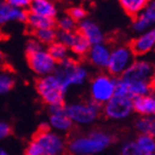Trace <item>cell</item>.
Here are the masks:
<instances>
[{"instance_id":"cell-11","label":"cell","mask_w":155,"mask_h":155,"mask_svg":"<svg viewBox=\"0 0 155 155\" xmlns=\"http://www.w3.org/2000/svg\"><path fill=\"white\" fill-rule=\"evenodd\" d=\"M154 68L145 59H135L126 72L122 75L124 80L127 81H143L150 82L152 77Z\"/></svg>"},{"instance_id":"cell-33","label":"cell","mask_w":155,"mask_h":155,"mask_svg":"<svg viewBox=\"0 0 155 155\" xmlns=\"http://www.w3.org/2000/svg\"><path fill=\"white\" fill-rule=\"evenodd\" d=\"M150 85H151V90L155 91V70L151 77V80H150Z\"/></svg>"},{"instance_id":"cell-4","label":"cell","mask_w":155,"mask_h":155,"mask_svg":"<svg viewBox=\"0 0 155 155\" xmlns=\"http://www.w3.org/2000/svg\"><path fill=\"white\" fill-rule=\"evenodd\" d=\"M135 61V54L130 45H119L111 49L110 59L107 62V73L114 78H121Z\"/></svg>"},{"instance_id":"cell-28","label":"cell","mask_w":155,"mask_h":155,"mask_svg":"<svg viewBox=\"0 0 155 155\" xmlns=\"http://www.w3.org/2000/svg\"><path fill=\"white\" fill-rule=\"evenodd\" d=\"M68 15L74 20L75 22L80 23L81 21L87 19V10L81 6H74L69 10Z\"/></svg>"},{"instance_id":"cell-32","label":"cell","mask_w":155,"mask_h":155,"mask_svg":"<svg viewBox=\"0 0 155 155\" xmlns=\"http://www.w3.org/2000/svg\"><path fill=\"white\" fill-rule=\"evenodd\" d=\"M11 134V126L9 123L0 121V142L6 140Z\"/></svg>"},{"instance_id":"cell-8","label":"cell","mask_w":155,"mask_h":155,"mask_svg":"<svg viewBox=\"0 0 155 155\" xmlns=\"http://www.w3.org/2000/svg\"><path fill=\"white\" fill-rule=\"evenodd\" d=\"M27 60L30 69L40 78L53 74L58 65L54 59L50 55L48 49H45L43 45L35 51L27 53Z\"/></svg>"},{"instance_id":"cell-5","label":"cell","mask_w":155,"mask_h":155,"mask_svg":"<svg viewBox=\"0 0 155 155\" xmlns=\"http://www.w3.org/2000/svg\"><path fill=\"white\" fill-rule=\"evenodd\" d=\"M116 78L109 73H100L92 79L90 83L91 101L99 105H104L115 94Z\"/></svg>"},{"instance_id":"cell-13","label":"cell","mask_w":155,"mask_h":155,"mask_svg":"<svg viewBox=\"0 0 155 155\" xmlns=\"http://www.w3.org/2000/svg\"><path fill=\"white\" fill-rule=\"evenodd\" d=\"M155 26V0H150L147 6L136 17L132 22V29L134 32L142 33L146 30L154 28Z\"/></svg>"},{"instance_id":"cell-38","label":"cell","mask_w":155,"mask_h":155,"mask_svg":"<svg viewBox=\"0 0 155 155\" xmlns=\"http://www.w3.org/2000/svg\"><path fill=\"white\" fill-rule=\"evenodd\" d=\"M53 1H55V0H53Z\"/></svg>"},{"instance_id":"cell-7","label":"cell","mask_w":155,"mask_h":155,"mask_svg":"<svg viewBox=\"0 0 155 155\" xmlns=\"http://www.w3.org/2000/svg\"><path fill=\"white\" fill-rule=\"evenodd\" d=\"M33 140L41 146L43 155H61L64 151V140L57 132L51 131L48 123L40 125Z\"/></svg>"},{"instance_id":"cell-12","label":"cell","mask_w":155,"mask_h":155,"mask_svg":"<svg viewBox=\"0 0 155 155\" xmlns=\"http://www.w3.org/2000/svg\"><path fill=\"white\" fill-rule=\"evenodd\" d=\"M131 49L135 57H143L155 50V28L139 33L131 42Z\"/></svg>"},{"instance_id":"cell-21","label":"cell","mask_w":155,"mask_h":155,"mask_svg":"<svg viewBox=\"0 0 155 155\" xmlns=\"http://www.w3.org/2000/svg\"><path fill=\"white\" fill-rule=\"evenodd\" d=\"M117 2L126 15L134 18L147 6L150 0H117Z\"/></svg>"},{"instance_id":"cell-25","label":"cell","mask_w":155,"mask_h":155,"mask_svg":"<svg viewBox=\"0 0 155 155\" xmlns=\"http://www.w3.org/2000/svg\"><path fill=\"white\" fill-rule=\"evenodd\" d=\"M135 129L140 134H155V116H142L135 123Z\"/></svg>"},{"instance_id":"cell-30","label":"cell","mask_w":155,"mask_h":155,"mask_svg":"<svg viewBox=\"0 0 155 155\" xmlns=\"http://www.w3.org/2000/svg\"><path fill=\"white\" fill-rule=\"evenodd\" d=\"M25 155H43V151H42L41 146L39 145V143L37 142L36 140H32L27 145Z\"/></svg>"},{"instance_id":"cell-3","label":"cell","mask_w":155,"mask_h":155,"mask_svg":"<svg viewBox=\"0 0 155 155\" xmlns=\"http://www.w3.org/2000/svg\"><path fill=\"white\" fill-rule=\"evenodd\" d=\"M36 89L39 97L49 107L61 104L64 101L67 89L55 74L45 75L40 78L36 83Z\"/></svg>"},{"instance_id":"cell-29","label":"cell","mask_w":155,"mask_h":155,"mask_svg":"<svg viewBox=\"0 0 155 155\" xmlns=\"http://www.w3.org/2000/svg\"><path fill=\"white\" fill-rule=\"evenodd\" d=\"M121 155H142L140 152L139 147L136 145L135 141H127V142L123 143L121 151H120Z\"/></svg>"},{"instance_id":"cell-39","label":"cell","mask_w":155,"mask_h":155,"mask_svg":"<svg viewBox=\"0 0 155 155\" xmlns=\"http://www.w3.org/2000/svg\"><path fill=\"white\" fill-rule=\"evenodd\" d=\"M154 136H155V134H154Z\"/></svg>"},{"instance_id":"cell-16","label":"cell","mask_w":155,"mask_h":155,"mask_svg":"<svg viewBox=\"0 0 155 155\" xmlns=\"http://www.w3.org/2000/svg\"><path fill=\"white\" fill-rule=\"evenodd\" d=\"M27 16L28 12L26 10L13 8L6 1H3L0 5V28L11 22H25L27 20Z\"/></svg>"},{"instance_id":"cell-35","label":"cell","mask_w":155,"mask_h":155,"mask_svg":"<svg viewBox=\"0 0 155 155\" xmlns=\"http://www.w3.org/2000/svg\"><path fill=\"white\" fill-rule=\"evenodd\" d=\"M0 155H9V153L7 152V151L5 149L0 147Z\"/></svg>"},{"instance_id":"cell-1","label":"cell","mask_w":155,"mask_h":155,"mask_svg":"<svg viewBox=\"0 0 155 155\" xmlns=\"http://www.w3.org/2000/svg\"><path fill=\"white\" fill-rule=\"evenodd\" d=\"M110 133L95 130L84 135H77L69 141V152L72 155H94L107 150L113 143Z\"/></svg>"},{"instance_id":"cell-19","label":"cell","mask_w":155,"mask_h":155,"mask_svg":"<svg viewBox=\"0 0 155 155\" xmlns=\"http://www.w3.org/2000/svg\"><path fill=\"white\" fill-rule=\"evenodd\" d=\"M48 124L50 126V129L54 130L55 132L62 133L69 132L73 127V123L65 114V112L59 114H50Z\"/></svg>"},{"instance_id":"cell-27","label":"cell","mask_w":155,"mask_h":155,"mask_svg":"<svg viewBox=\"0 0 155 155\" xmlns=\"http://www.w3.org/2000/svg\"><path fill=\"white\" fill-rule=\"evenodd\" d=\"M15 85V78L9 72H0V95L8 93Z\"/></svg>"},{"instance_id":"cell-26","label":"cell","mask_w":155,"mask_h":155,"mask_svg":"<svg viewBox=\"0 0 155 155\" xmlns=\"http://www.w3.org/2000/svg\"><path fill=\"white\" fill-rule=\"evenodd\" d=\"M55 26L58 28L59 32H73L77 30L78 22H75L68 13L62 15L55 21Z\"/></svg>"},{"instance_id":"cell-20","label":"cell","mask_w":155,"mask_h":155,"mask_svg":"<svg viewBox=\"0 0 155 155\" xmlns=\"http://www.w3.org/2000/svg\"><path fill=\"white\" fill-rule=\"evenodd\" d=\"M26 22L30 27V29L33 31L37 30L47 29V28H54L55 27V19H50V18H45V17L38 16L35 13L28 12Z\"/></svg>"},{"instance_id":"cell-18","label":"cell","mask_w":155,"mask_h":155,"mask_svg":"<svg viewBox=\"0 0 155 155\" xmlns=\"http://www.w3.org/2000/svg\"><path fill=\"white\" fill-rule=\"evenodd\" d=\"M133 111L142 116L155 115V95L147 94L133 99Z\"/></svg>"},{"instance_id":"cell-24","label":"cell","mask_w":155,"mask_h":155,"mask_svg":"<svg viewBox=\"0 0 155 155\" xmlns=\"http://www.w3.org/2000/svg\"><path fill=\"white\" fill-rule=\"evenodd\" d=\"M35 39L38 40L42 45H50L58 40V31L55 28H47V29L33 31Z\"/></svg>"},{"instance_id":"cell-31","label":"cell","mask_w":155,"mask_h":155,"mask_svg":"<svg viewBox=\"0 0 155 155\" xmlns=\"http://www.w3.org/2000/svg\"><path fill=\"white\" fill-rule=\"evenodd\" d=\"M5 1L13 8H17V9L20 10L29 9L30 3H31V0H5Z\"/></svg>"},{"instance_id":"cell-2","label":"cell","mask_w":155,"mask_h":155,"mask_svg":"<svg viewBox=\"0 0 155 155\" xmlns=\"http://www.w3.org/2000/svg\"><path fill=\"white\" fill-rule=\"evenodd\" d=\"M53 74L57 75V78L61 81L63 87L68 91L72 87L82 85L89 77V71L79 62L69 58L58 63Z\"/></svg>"},{"instance_id":"cell-9","label":"cell","mask_w":155,"mask_h":155,"mask_svg":"<svg viewBox=\"0 0 155 155\" xmlns=\"http://www.w3.org/2000/svg\"><path fill=\"white\" fill-rule=\"evenodd\" d=\"M103 112L110 120L121 121L126 119L133 112V99L114 94V97L103 105Z\"/></svg>"},{"instance_id":"cell-23","label":"cell","mask_w":155,"mask_h":155,"mask_svg":"<svg viewBox=\"0 0 155 155\" xmlns=\"http://www.w3.org/2000/svg\"><path fill=\"white\" fill-rule=\"evenodd\" d=\"M48 51L52 58L54 59V61L57 63H60V62L70 58V55H69L70 50H69V48L63 43H61L60 41H58V40L53 42V43H51L50 45H48Z\"/></svg>"},{"instance_id":"cell-17","label":"cell","mask_w":155,"mask_h":155,"mask_svg":"<svg viewBox=\"0 0 155 155\" xmlns=\"http://www.w3.org/2000/svg\"><path fill=\"white\" fill-rule=\"evenodd\" d=\"M29 12L50 19H55L58 16V7L53 0H31Z\"/></svg>"},{"instance_id":"cell-36","label":"cell","mask_w":155,"mask_h":155,"mask_svg":"<svg viewBox=\"0 0 155 155\" xmlns=\"http://www.w3.org/2000/svg\"><path fill=\"white\" fill-rule=\"evenodd\" d=\"M3 1H5V0H0V5H1V3H2Z\"/></svg>"},{"instance_id":"cell-6","label":"cell","mask_w":155,"mask_h":155,"mask_svg":"<svg viewBox=\"0 0 155 155\" xmlns=\"http://www.w3.org/2000/svg\"><path fill=\"white\" fill-rule=\"evenodd\" d=\"M101 105L93 101L87 102H75L65 105V114L72 121L73 124L89 125L99 117Z\"/></svg>"},{"instance_id":"cell-37","label":"cell","mask_w":155,"mask_h":155,"mask_svg":"<svg viewBox=\"0 0 155 155\" xmlns=\"http://www.w3.org/2000/svg\"><path fill=\"white\" fill-rule=\"evenodd\" d=\"M151 155H155V154H151Z\"/></svg>"},{"instance_id":"cell-22","label":"cell","mask_w":155,"mask_h":155,"mask_svg":"<svg viewBox=\"0 0 155 155\" xmlns=\"http://www.w3.org/2000/svg\"><path fill=\"white\" fill-rule=\"evenodd\" d=\"M135 143L142 155L155 154V136L150 134H140Z\"/></svg>"},{"instance_id":"cell-34","label":"cell","mask_w":155,"mask_h":155,"mask_svg":"<svg viewBox=\"0 0 155 155\" xmlns=\"http://www.w3.org/2000/svg\"><path fill=\"white\" fill-rule=\"evenodd\" d=\"M5 64H6V57H5V54H3L2 52L0 51V68L3 67Z\"/></svg>"},{"instance_id":"cell-15","label":"cell","mask_w":155,"mask_h":155,"mask_svg":"<svg viewBox=\"0 0 155 155\" xmlns=\"http://www.w3.org/2000/svg\"><path fill=\"white\" fill-rule=\"evenodd\" d=\"M111 48L105 43H97L91 45L87 52V60L91 64L97 69H107V62L110 59Z\"/></svg>"},{"instance_id":"cell-14","label":"cell","mask_w":155,"mask_h":155,"mask_svg":"<svg viewBox=\"0 0 155 155\" xmlns=\"http://www.w3.org/2000/svg\"><path fill=\"white\" fill-rule=\"evenodd\" d=\"M78 32L91 45L102 43L105 40V35H104L103 30L101 29V27L95 21L87 19V18L79 23Z\"/></svg>"},{"instance_id":"cell-10","label":"cell","mask_w":155,"mask_h":155,"mask_svg":"<svg viewBox=\"0 0 155 155\" xmlns=\"http://www.w3.org/2000/svg\"><path fill=\"white\" fill-rule=\"evenodd\" d=\"M58 41L63 43L78 57L87 55L91 45L78 31L73 32H58Z\"/></svg>"}]
</instances>
